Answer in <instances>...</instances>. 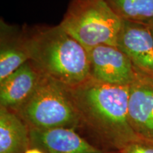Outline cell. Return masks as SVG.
<instances>
[{"label":"cell","mask_w":153,"mask_h":153,"mask_svg":"<svg viewBox=\"0 0 153 153\" xmlns=\"http://www.w3.org/2000/svg\"><path fill=\"white\" fill-rule=\"evenodd\" d=\"M134 68L129 85L128 121L139 139L153 142V75Z\"/></svg>","instance_id":"obj_5"},{"label":"cell","mask_w":153,"mask_h":153,"mask_svg":"<svg viewBox=\"0 0 153 153\" xmlns=\"http://www.w3.org/2000/svg\"><path fill=\"white\" fill-rule=\"evenodd\" d=\"M30 145L44 153H106L80 136L74 129L65 128H30Z\"/></svg>","instance_id":"obj_9"},{"label":"cell","mask_w":153,"mask_h":153,"mask_svg":"<svg viewBox=\"0 0 153 153\" xmlns=\"http://www.w3.org/2000/svg\"><path fill=\"white\" fill-rule=\"evenodd\" d=\"M122 22L105 0H71L60 25L89 51L116 46Z\"/></svg>","instance_id":"obj_3"},{"label":"cell","mask_w":153,"mask_h":153,"mask_svg":"<svg viewBox=\"0 0 153 153\" xmlns=\"http://www.w3.org/2000/svg\"><path fill=\"white\" fill-rule=\"evenodd\" d=\"M148 25H149V26H150L151 31H152V34H153V22L150 23V24H149Z\"/></svg>","instance_id":"obj_15"},{"label":"cell","mask_w":153,"mask_h":153,"mask_svg":"<svg viewBox=\"0 0 153 153\" xmlns=\"http://www.w3.org/2000/svg\"><path fill=\"white\" fill-rule=\"evenodd\" d=\"M14 112L30 128L75 130L81 127L68 88L45 76L33 94Z\"/></svg>","instance_id":"obj_4"},{"label":"cell","mask_w":153,"mask_h":153,"mask_svg":"<svg viewBox=\"0 0 153 153\" xmlns=\"http://www.w3.org/2000/svg\"><path fill=\"white\" fill-rule=\"evenodd\" d=\"M30 60L27 33L1 21L0 81Z\"/></svg>","instance_id":"obj_10"},{"label":"cell","mask_w":153,"mask_h":153,"mask_svg":"<svg viewBox=\"0 0 153 153\" xmlns=\"http://www.w3.org/2000/svg\"><path fill=\"white\" fill-rule=\"evenodd\" d=\"M116 46L134 67L153 75V34L148 24L123 20Z\"/></svg>","instance_id":"obj_7"},{"label":"cell","mask_w":153,"mask_h":153,"mask_svg":"<svg viewBox=\"0 0 153 153\" xmlns=\"http://www.w3.org/2000/svg\"><path fill=\"white\" fill-rule=\"evenodd\" d=\"M30 128L16 112L0 106V153H26Z\"/></svg>","instance_id":"obj_11"},{"label":"cell","mask_w":153,"mask_h":153,"mask_svg":"<svg viewBox=\"0 0 153 153\" xmlns=\"http://www.w3.org/2000/svg\"><path fill=\"white\" fill-rule=\"evenodd\" d=\"M28 60L0 81V106L15 111L28 100L44 77Z\"/></svg>","instance_id":"obj_8"},{"label":"cell","mask_w":153,"mask_h":153,"mask_svg":"<svg viewBox=\"0 0 153 153\" xmlns=\"http://www.w3.org/2000/svg\"><path fill=\"white\" fill-rule=\"evenodd\" d=\"M30 60L43 75L66 87L90 78L89 52L60 25L27 33Z\"/></svg>","instance_id":"obj_2"},{"label":"cell","mask_w":153,"mask_h":153,"mask_svg":"<svg viewBox=\"0 0 153 153\" xmlns=\"http://www.w3.org/2000/svg\"><path fill=\"white\" fill-rule=\"evenodd\" d=\"M79 116L81 127L106 146L120 152L139 138L128 118L129 85H112L89 78L67 87Z\"/></svg>","instance_id":"obj_1"},{"label":"cell","mask_w":153,"mask_h":153,"mask_svg":"<svg viewBox=\"0 0 153 153\" xmlns=\"http://www.w3.org/2000/svg\"><path fill=\"white\" fill-rule=\"evenodd\" d=\"M122 20L153 22V0H105Z\"/></svg>","instance_id":"obj_12"},{"label":"cell","mask_w":153,"mask_h":153,"mask_svg":"<svg viewBox=\"0 0 153 153\" xmlns=\"http://www.w3.org/2000/svg\"><path fill=\"white\" fill-rule=\"evenodd\" d=\"M90 77L112 85H130L135 68L128 57L117 46L97 45L88 51Z\"/></svg>","instance_id":"obj_6"},{"label":"cell","mask_w":153,"mask_h":153,"mask_svg":"<svg viewBox=\"0 0 153 153\" xmlns=\"http://www.w3.org/2000/svg\"><path fill=\"white\" fill-rule=\"evenodd\" d=\"M120 153H153V142L138 139L126 146Z\"/></svg>","instance_id":"obj_13"},{"label":"cell","mask_w":153,"mask_h":153,"mask_svg":"<svg viewBox=\"0 0 153 153\" xmlns=\"http://www.w3.org/2000/svg\"><path fill=\"white\" fill-rule=\"evenodd\" d=\"M26 153H44L43 151L38 148H30V149L26 151Z\"/></svg>","instance_id":"obj_14"}]
</instances>
